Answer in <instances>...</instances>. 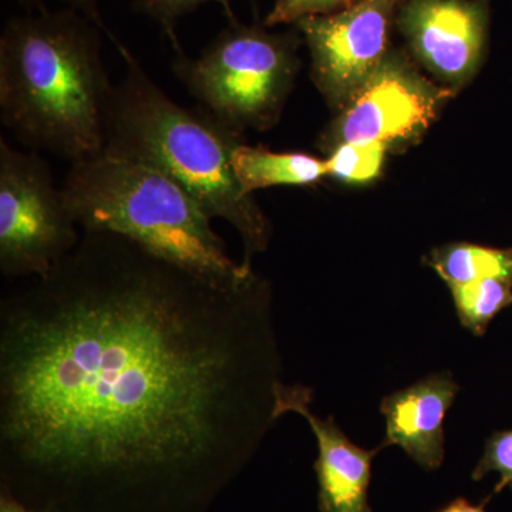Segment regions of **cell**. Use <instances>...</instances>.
I'll return each mask as SVG.
<instances>
[{
	"label": "cell",
	"mask_w": 512,
	"mask_h": 512,
	"mask_svg": "<svg viewBox=\"0 0 512 512\" xmlns=\"http://www.w3.org/2000/svg\"><path fill=\"white\" fill-rule=\"evenodd\" d=\"M113 43L126 73L107 103L103 153L150 165L183 185L212 220L237 229L244 245L241 264L252 269L254 255L268 248L271 224L232 171V153L244 143L241 134L202 109L180 106L126 46L117 39Z\"/></svg>",
	"instance_id": "3"
},
{
	"label": "cell",
	"mask_w": 512,
	"mask_h": 512,
	"mask_svg": "<svg viewBox=\"0 0 512 512\" xmlns=\"http://www.w3.org/2000/svg\"><path fill=\"white\" fill-rule=\"evenodd\" d=\"M448 96L450 92L434 87L403 60L386 56L372 79L343 107L330 140L336 146L403 143L430 126Z\"/></svg>",
	"instance_id": "8"
},
{
	"label": "cell",
	"mask_w": 512,
	"mask_h": 512,
	"mask_svg": "<svg viewBox=\"0 0 512 512\" xmlns=\"http://www.w3.org/2000/svg\"><path fill=\"white\" fill-rule=\"evenodd\" d=\"M488 13L490 0H410L399 23L420 62L461 86L483 60Z\"/></svg>",
	"instance_id": "9"
},
{
	"label": "cell",
	"mask_w": 512,
	"mask_h": 512,
	"mask_svg": "<svg viewBox=\"0 0 512 512\" xmlns=\"http://www.w3.org/2000/svg\"><path fill=\"white\" fill-rule=\"evenodd\" d=\"M448 288L461 325L476 336L485 335L491 320L512 305V282L505 279L487 278Z\"/></svg>",
	"instance_id": "14"
},
{
	"label": "cell",
	"mask_w": 512,
	"mask_h": 512,
	"mask_svg": "<svg viewBox=\"0 0 512 512\" xmlns=\"http://www.w3.org/2000/svg\"><path fill=\"white\" fill-rule=\"evenodd\" d=\"M500 474V483L495 485L494 494L504 488L512 490V430L495 431L485 441L483 457L473 471V480H483L487 474Z\"/></svg>",
	"instance_id": "16"
},
{
	"label": "cell",
	"mask_w": 512,
	"mask_h": 512,
	"mask_svg": "<svg viewBox=\"0 0 512 512\" xmlns=\"http://www.w3.org/2000/svg\"><path fill=\"white\" fill-rule=\"evenodd\" d=\"M356 0H275L274 9L266 18V25L298 23L311 16H326L350 8Z\"/></svg>",
	"instance_id": "17"
},
{
	"label": "cell",
	"mask_w": 512,
	"mask_h": 512,
	"mask_svg": "<svg viewBox=\"0 0 512 512\" xmlns=\"http://www.w3.org/2000/svg\"><path fill=\"white\" fill-rule=\"evenodd\" d=\"M311 387L279 383L275 389L276 419L296 413L308 421L318 441L315 473L319 484L320 512H373L369 505L372 461L382 450H365L352 443L340 430L333 416L320 419L312 412Z\"/></svg>",
	"instance_id": "10"
},
{
	"label": "cell",
	"mask_w": 512,
	"mask_h": 512,
	"mask_svg": "<svg viewBox=\"0 0 512 512\" xmlns=\"http://www.w3.org/2000/svg\"><path fill=\"white\" fill-rule=\"evenodd\" d=\"M397 0H356L350 8L299 20L312 57V79L336 107H346L386 59Z\"/></svg>",
	"instance_id": "7"
},
{
	"label": "cell",
	"mask_w": 512,
	"mask_h": 512,
	"mask_svg": "<svg viewBox=\"0 0 512 512\" xmlns=\"http://www.w3.org/2000/svg\"><path fill=\"white\" fill-rule=\"evenodd\" d=\"M64 204L83 232H110L218 286L255 275L228 255L200 202L150 165L100 153L76 161L62 185Z\"/></svg>",
	"instance_id": "4"
},
{
	"label": "cell",
	"mask_w": 512,
	"mask_h": 512,
	"mask_svg": "<svg viewBox=\"0 0 512 512\" xmlns=\"http://www.w3.org/2000/svg\"><path fill=\"white\" fill-rule=\"evenodd\" d=\"M25 2L40 3L42 0H25ZM62 2L69 3L74 10H77V12L83 13L87 18L92 19L104 33H107V35L110 36L111 40L114 39V36L110 35L109 30H107L106 25H104L103 19H101L99 8H97V0H62Z\"/></svg>",
	"instance_id": "19"
},
{
	"label": "cell",
	"mask_w": 512,
	"mask_h": 512,
	"mask_svg": "<svg viewBox=\"0 0 512 512\" xmlns=\"http://www.w3.org/2000/svg\"><path fill=\"white\" fill-rule=\"evenodd\" d=\"M427 264L447 286L466 285L487 278L512 282V249L458 242L433 249Z\"/></svg>",
	"instance_id": "13"
},
{
	"label": "cell",
	"mask_w": 512,
	"mask_h": 512,
	"mask_svg": "<svg viewBox=\"0 0 512 512\" xmlns=\"http://www.w3.org/2000/svg\"><path fill=\"white\" fill-rule=\"evenodd\" d=\"M0 512H43L30 510L25 504L20 503L6 491H0Z\"/></svg>",
	"instance_id": "21"
},
{
	"label": "cell",
	"mask_w": 512,
	"mask_h": 512,
	"mask_svg": "<svg viewBox=\"0 0 512 512\" xmlns=\"http://www.w3.org/2000/svg\"><path fill=\"white\" fill-rule=\"evenodd\" d=\"M458 392L460 386L453 375L443 372L384 397L380 404L386 419L382 447L403 448L424 470L440 468L444 461V417Z\"/></svg>",
	"instance_id": "11"
},
{
	"label": "cell",
	"mask_w": 512,
	"mask_h": 512,
	"mask_svg": "<svg viewBox=\"0 0 512 512\" xmlns=\"http://www.w3.org/2000/svg\"><path fill=\"white\" fill-rule=\"evenodd\" d=\"M208 2H217L224 5L229 12V0H136L134 9L144 15L157 20L163 26L164 32L173 42L174 49L180 50L177 43V36L174 33L175 22L184 16L185 13L192 12L198 6Z\"/></svg>",
	"instance_id": "18"
},
{
	"label": "cell",
	"mask_w": 512,
	"mask_h": 512,
	"mask_svg": "<svg viewBox=\"0 0 512 512\" xmlns=\"http://www.w3.org/2000/svg\"><path fill=\"white\" fill-rule=\"evenodd\" d=\"M83 232L49 164L0 138V272L39 278L70 254Z\"/></svg>",
	"instance_id": "6"
},
{
	"label": "cell",
	"mask_w": 512,
	"mask_h": 512,
	"mask_svg": "<svg viewBox=\"0 0 512 512\" xmlns=\"http://www.w3.org/2000/svg\"><path fill=\"white\" fill-rule=\"evenodd\" d=\"M295 43L232 23L191 59L177 50L175 76L222 126L241 134L274 126L295 77Z\"/></svg>",
	"instance_id": "5"
},
{
	"label": "cell",
	"mask_w": 512,
	"mask_h": 512,
	"mask_svg": "<svg viewBox=\"0 0 512 512\" xmlns=\"http://www.w3.org/2000/svg\"><path fill=\"white\" fill-rule=\"evenodd\" d=\"M386 148L382 143L338 144L326 160L328 175L343 183H369L382 171Z\"/></svg>",
	"instance_id": "15"
},
{
	"label": "cell",
	"mask_w": 512,
	"mask_h": 512,
	"mask_svg": "<svg viewBox=\"0 0 512 512\" xmlns=\"http://www.w3.org/2000/svg\"><path fill=\"white\" fill-rule=\"evenodd\" d=\"M100 32L74 9L9 20L0 37V120L20 143L72 164L103 153L114 84Z\"/></svg>",
	"instance_id": "2"
},
{
	"label": "cell",
	"mask_w": 512,
	"mask_h": 512,
	"mask_svg": "<svg viewBox=\"0 0 512 512\" xmlns=\"http://www.w3.org/2000/svg\"><path fill=\"white\" fill-rule=\"evenodd\" d=\"M488 500L483 501L481 504H473L467 500V498H457V500L451 501L446 507L441 508L437 512H487L485 511V504Z\"/></svg>",
	"instance_id": "20"
},
{
	"label": "cell",
	"mask_w": 512,
	"mask_h": 512,
	"mask_svg": "<svg viewBox=\"0 0 512 512\" xmlns=\"http://www.w3.org/2000/svg\"><path fill=\"white\" fill-rule=\"evenodd\" d=\"M271 289L83 232L0 301V491L43 512H208L275 423Z\"/></svg>",
	"instance_id": "1"
},
{
	"label": "cell",
	"mask_w": 512,
	"mask_h": 512,
	"mask_svg": "<svg viewBox=\"0 0 512 512\" xmlns=\"http://www.w3.org/2000/svg\"><path fill=\"white\" fill-rule=\"evenodd\" d=\"M239 187L254 195L276 185H312L328 175V163L303 153H274L262 147L239 144L231 156Z\"/></svg>",
	"instance_id": "12"
}]
</instances>
